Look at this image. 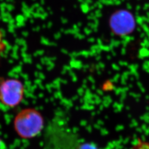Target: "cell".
I'll return each instance as SVG.
<instances>
[{"label":"cell","instance_id":"obj_1","mask_svg":"<svg viewBox=\"0 0 149 149\" xmlns=\"http://www.w3.org/2000/svg\"><path fill=\"white\" fill-rule=\"evenodd\" d=\"M14 125L19 136L29 139L41 133L44 128V120L40 112L34 109L27 108L17 115Z\"/></svg>","mask_w":149,"mask_h":149},{"label":"cell","instance_id":"obj_2","mask_svg":"<svg viewBox=\"0 0 149 149\" xmlns=\"http://www.w3.org/2000/svg\"><path fill=\"white\" fill-rule=\"evenodd\" d=\"M24 92V86L19 80L8 79L0 84V100L7 106L18 105L23 98Z\"/></svg>","mask_w":149,"mask_h":149},{"label":"cell","instance_id":"obj_3","mask_svg":"<svg viewBox=\"0 0 149 149\" xmlns=\"http://www.w3.org/2000/svg\"><path fill=\"white\" fill-rule=\"evenodd\" d=\"M112 31L118 36H127L134 31L135 21L133 16L129 12H123L122 16H115L111 22Z\"/></svg>","mask_w":149,"mask_h":149},{"label":"cell","instance_id":"obj_4","mask_svg":"<svg viewBox=\"0 0 149 149\" xmlns=\"http://www.w3.org/2000/svg\"><path fill=\"white\" fill-rule=\"evenodd\" d=\"M6 44L3 34L0 28V55L2 54V52L5 50Z\"/></svg>","mask_w":149,"mask_h":149},{"label":"cell","instance_id":"obj_5","mask_svg":"<svg viewBox=\"0 0 149 149\" xmlns=\"http://www.w3.org/2000/svg\"><path fill=\"white\" fill-rule=\"evenodd\" d=\"M77 149H98L95 145L91 143H84L79 146Z\"/></svg>","mask_w":149,"mask_h":149},{"label":"cell","instance_id":"obj_6","mask_svg":"<svg viewBox=\"0 0 149 149\" xmlns=\"http://www.w3.org/2000/svg\"><path fill=\"white\" fill-rule=\"evenodd\" d=\"M0 145H1V139H0Z\"/></svg>","mask_w":149,"mask_h":149}]
</instances>
